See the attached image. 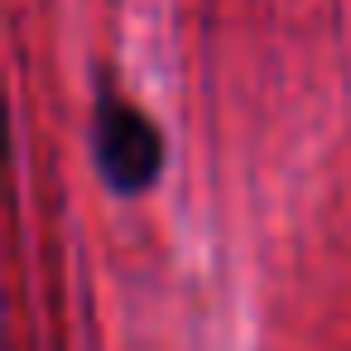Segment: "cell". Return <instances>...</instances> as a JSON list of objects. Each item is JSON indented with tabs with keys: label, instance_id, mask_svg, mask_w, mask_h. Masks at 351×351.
<instances>
[{
	"label": "cell",
	"instance_id": "6da1fadb",
	"mask_svg": "<svg viewBox=\"0 0 351 351\" xmlns=\"http://www.w3.org/2000/svg\"><path fill=\"white\" fill-rule=\"evenodd\" d=\"M92 145H97V169L116 193L149 188L154 173H159V159H164L159 154V130L121 97H101Z\"/></svg>",
	"mask_w": 351,
	"mask_h": 351
}]
</instances>
